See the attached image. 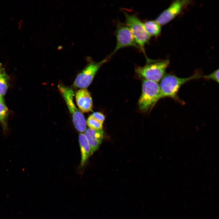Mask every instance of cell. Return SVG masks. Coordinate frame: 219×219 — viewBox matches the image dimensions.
<instances>
[{
    "instance_id": "obj_12",
    "label": "cell",
    "mask_w": 219,
    "mask_h": 219,
    "mask_svg": "<svg viewBox=\"0 0 219 219\" xmlns=\"http://www.w3.org/2000/svg\"><path fill=\"white\" fill-rule=\"evenodd\" d=\"M143 24L146 31L150 36L157 37L160 34L161 26L155 21H148Z\"/></svg>"
},
{
    "instance_id": "obj_2",
    "label": "cell",
    "mask_w": 219,
    "mask_h": 219,
    "mask_svg": "<svg viewBox=\"0 0 219 219\" xmlns=\"http://www.w3.org/2000/svg\"><path fill=\"white\" fill-rule=\"evenodd\" d=\"M161 98V92L158 83L143 80L142 93L138 101L140 109L144 112L150 111Z\"/></svg>"
},
{
    "instance_id": "obj_15",
    "label": "cell",
    "mask_w": 219,
    "mask_h": 219,
    "mask_svg": "<svg viewBox=\"0 0 219 219\" xmlns=\"http://www.w3.org/2000/svg\"><path fill=\"white\" fill-rule=\"evenodd\" d=\"M86 124L89 128L94 130H100L102 129V123L90 115L86 121Z\"/></svg>"
},
{
    "instance_id": "obj_3",
    "label": "cell",
    "mask_w": 219,
    "mask_h": 219,
    "mask_svg": "<svg viewBox=\"0 0 219 219\" xmlns=\"http://www.w3.org/2000/svg\"><path fill=\"white\" fill-rule=\"evenodd\" d=\"M143 67L138 66L135 69L137 75L144 80L156 82H159L165 75L169 61L166 59L151 60Z\"/></svg>"
},
{
    "instance_id": "obj_17",
    "label": "cell",
    "mask_w": 219,
    "mask_h": 219,
    "mask_svg": "<svg viewBox=\"0 0 219 219\" xmlns=\"http://www.w3.org/2000/svg\"><path fill=\"white\" fill-rule=\"evenodd\" d=\"M92 117L102 123L105 120L104 115L100 112H95L91 115Z\"/></svg>"
},
{
    "instance_id": "obj_14",
    "label": "cell",
    "mask_w": 219,
    "mask_h": 219,
    "mask_svg": "<svg viewBox=\"0 0 219 219\" xmlns=\"http://www.w3.org/2000/svg\"><path fill=\"white\" fill-rule=\"evenodd\" d=\"M8 77L5 71L0 76V94L2 96L6 94L8 86Z\"/></svg>"
},
{
    "instance_id": "obj_16",
    "label": "cell",
    "mask_w": 219,
    "mask_h": 219,
    "mask_svg": "<svg viewBox=\"0 0 219 219\" xmlns=\"http://www.w3.org/2000/svg\"><path fill=\"white\" fill-rule=\"evenodd\" d=\"M202 77L206 80H212L218 83L219 69L216 70L209 75L203 76Z\"/></svg>"
},
{
    "instance_id": "obj_13",
    "label": "cell",
    "mask_w": 219,
    "mask_h": 219,
    "mask_svg": "<svg viewBox=\"0 0 219 219\" xmlns=\"http://www.w3.org/2000/svg\"><path fill=\"white\" fill-rule=\"evenodd\" d=\"M8 115V109L5 102H0V123L3 131H5L7 130V120Z\"/></svg>"
},
{
    "instance_id": "obj_18",
    "label": "cell",
    "mask_w": 219,
    "mask_h": 219,
    "mask_svg": "<svg viewBox=\"0 0 219 219\" xmlns=\"http://www.w3.org/2000/svg\"><path fill=\"white\" fill-rule=\"evenodd\" d=\"M5 71V70L3 67L2 64L0 62V76L2 72Z\"/></svg>"
},
{
    "instance_id": "obj_4",
    "label": "cell",
    "mask_w": 219,
    "mask_h": 219,
    "mask_svg": "<svg viewBox=\"0 0 219 219\" xmlns=\"http://www.w3.org/2000/svg\"><path fill=\"white\" fill-rule=\"evenodd\" d=\"M58 87L71 114L75 128L80 132H84L86 129V121L83 113L76 107L74 103L73 91L71 88L62 85H59Z\"/></svg>"
},
{
    "instance_id": "obj_11",
    "label": "cell",
    "mask_w": 219,
    "mask_h": 219,
    "mask_svg": "<svg viewBox=\"0 0 219 219\" xmlns=\"http://www.w3.org/2000/svg\"><path fill=\"white\" fill-rule=\"evenodd\" d=\"M78 140L82 155L80 165L82 166L91 156L90 147L88 140L84 134H80Z\"/></svg>"
},
{
    "instance_id": "obj_8",
    "label": "cell",
    "mask_w": 219,
    "mask_h": 219,
    "mask_svg": "<svg viewBox=\"0 0 219 219\" xmlns=\"http://www.w3.org/2000/svg\"><path fill=\"white\" fill-rule=\"evenodd\" d=\"M190 2V1L187 0L175 1L167 9L163 11L155 21L160 26L166 24L180 13Z\"/></svg>"
},
{
    "instance_id": "obj_19",
    "label": "cell",
    "mask_w": 219,
    "mask_h": 219,
    "mask_svg": "<svg viewBox=\"0 0 219 219\" xmlns=\"http://www.w3.org/2000/svg\"><path fill=\"white\" fill-rule=\"evenodd\" d=\"M0 102H5L2 96L0 94Z\"/></svg>"
},
{
    "instance_id": "obj_9",
    "label": "cell",
    "mask_w": 219,
    "mask_h": 219,
    "mask_svg": "<svg viewBox=\"0 0 219 219\" xmlns=\"http://www.w3.org/2000/svg\"><path fill=\"white\" fill-rule=\"evenodd\" d=\"M77 105L81 112L88 113L92 111L93 103L91 96L86 88H81L75 94Z\"/></svg>"
},
{
    "instance_id": "obj_10",
    "label": "cell",
    "mask_w": 219,
    "mask_h": 219,
    "mask_svg": "<svg viewBox=\"0 0 219 219\" xmlns=\"http://www.w3.org/2000/svg\"><path fill=\"white\" fill-rule=\"evenodd\" d=\"M104 134L103 129L94 130L89 128L84 131V134L90 146L91 155L99 148L103 138Z\"/></svg>"
},
{
    "instance_id": "obj_7",
    "label": "cell",
    "mask_w": 219,
    "mask_h": 219,
    "mask_svg": "<svg viewBox=\"0 0 219 219\" xmlns=\"http://www.w3.org/2000/svg\"><path fill=\"white\" fill-rule=\"evenodd\" d=\"M115 35L116 39V45L109 57L119 50L125 47L131 46L140 49L135 42L131 31L126 24L118 23L117 24Z\"/></svg>"
},
{
    "instance_id": "obj_6",
    "label": "cell",
    "mask_w": 219,
    "mask_h": 219,
    "mask_svg": "<svg viewBox=\"0 0 219 219\" xmlns=\"http://www.w3.org/2000/svg\"><path fill=\"white\" fill-rule=\"evenodd\" d=\"M109 57L99 62L90 61L85 68L78 74L74 83V85L80 88H86L91 84L97 72Z\"/></svg>"
},
{
    "instance_id": "obj_1",
    "label": "cell",
    "mask_w": 219,
    "mask_h": 219,
    "mask_svg": "<svg viewBox=\"0 0 219 219\" xmlns=\"http://www.w3.org/2000/svg\"><path fill=\"white\" fill-rule=\"evenodd\" d=\"M203 76L198 72L191 76L185 78L179 77L171 74H165L160 81L159 85L162 98L169 97L179 101L178 93L181 87L186 82L201 78Z\"/></svg>"
},
{
    "instance_id": "obj_5",
    "label": "cell",
    "mask_w": 219,
    "mask_h": 219,
    "mask_svg": "<svg viewBox=\"0 0 219 219\" xmlns=\"http://www.w3.org/2000/svg\"><path fill=\"white\" fill-rule=\"evenodd\" d=\"M126 25L129 27L137 45L146 57L147 61L150 60L146 55L145 45L148 43L150 36L146 31L143 23L134 15L129 14L124 12Z\"/></svg>"
}]
</instances>
